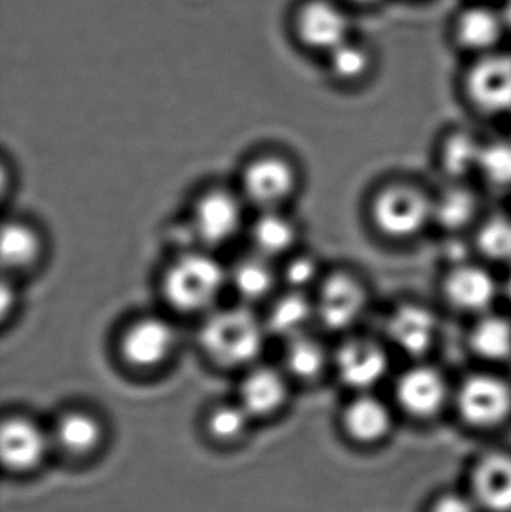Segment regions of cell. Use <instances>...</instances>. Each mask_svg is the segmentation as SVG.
<instances>
[{
    "mask_svg": "<svg viewBox=\"0 0 511 512\" xmlns=\"http://www.w3.org/2000/svg\"><path fill=\"white\" fill-rule=\"evenodd\" d=\"M365 219L386 245L416 243L434 231V191L410 177H389L369 192Z\"/></svg>",
    "mask_w": 511,
    "mask_h": 512,
    "instance_id": "6da1fadb",
    "label": "cell"
},
{
    "mask_svg": "<svg viewBox=\"0 0 511 512\" xmlns=\"http://www.w3.org/2000/svg\"><path fill=\"white\" fill-rule=\"evenodd\" d=\"M198 321V346L210 363L242 372L260 363L270 339L260 309L239 301L219 304Z\"/></svg>",
    "mask_w": 511,
    "mask_h": 512,
    "instance_id": "7a4b0ae2",
    "label": "cell"
},
{
    "mask_svg": "<svg viewBox=\"0 0 511 512\" xmlns=\"http://www.w3.org/2000/svg\"><path fill=\"white\" fill-rule=\"evenodd\" d=\"M159 289L171 312L203 318L228 291V265L210 249H185L165 265Z\"/></svg>",
    "mask_w": 511,
    "mask_h": 512,
    "instance_id": "3957f363",
    "label": "cell"
},
{
    "mask_svg": "<svg viewBox=\"0 0 511 512\" xmlns=\"http://www.w3.org/2000/svg\"><path fill=\"white\" fill-rule=\"evenodd\" d=\"M317 328L341 337L359 330L372 306V289L360 271L329 268L314 292Z\"/></svg>",
    "mask_w": 511,
    "mask_h": 512,
    "instance_id": "277c9868",
    "label": "cell"
},
{
    "mask_svg": "<svg viewBox=\"0 0 511 512\" xmlns=\"http://www.w3.org/2000/svg\"><path fill=\"white\" fill-rule=\"evenodd\" d=\"M302 183L299 165L287 153L261 150L243 164L239 189L249 207L260 210L288 209Z\"/></svg>",
    "mask_w": 511,
    "mask_h": 512,
    "instance_id": "5b68a950",
    "label": "cell"
},
{
    "mask_svg": "<svg viewBox=\"0 0 511 512\" xmlns=\"http://www.w3.org/2000/svg\"><path fill=\"white\" fill-rule=\"evenodd\" d=\"M177 325L161 313H141L129 319L117 333L114 351L123 366L134 372L162 369L179 351Z\"/></svg>",
    "mask_w": 511,
    "mask_h": 512,
    "instance_id": "8992f818",
    "label": "cell"
},
{
    "mask_svg": "<svg viewBox=\"0 0 511 512\" xmlns=\"http://www.w3.org/2000/svg\"><path fill=\"white\" fill-rule=\"evenodd\" d=\"M248 207L237 188L213 185L203 189L189 215L198 246L215 251L236 242L248 228Z\"/></svg>",
    "mask_w": 511,
    "mask_h": 512,
    "instance_id": "52a82bcc",
    "label": "cell"
},
{
    "mask_svg": "<svg viewBox=\"0 0 511 512\" xmlns=\"http://www.w3.org/2000/svg\"><path fill=\"white\" fill-rule=\"evenodd\" d=\"M392 349L381 336L345 334L333 346L332 370L344 387L354 393H372L392 369Z\"/></svg>",
    "mask_w": 511,
    "mask_h": 512,
    "instance_id": "ba28073f",
    "label": "cell"
},
{
    "mask_svg": "<svg viewBox=\"0 0 511 512\" xmlns=\"http://www.w3.org/2000/svg\"><path fill=\"white\" fill-rule=\"evenodd\" d=\"M443 334L440 313L425 301L405 298L392 304L383 319V337L392 351L411 361L428 360Z\"/></svg>",
    "mask_w": 511,
    "mask_h": 512,
    "instance_id": "9c48e42d",
    "label": "cell"
},
{
    "mask_svg": "<svg viewBox=\"0 0 511 512\" xmlns=\"http://www.w3.org/2000/svg\"><path fill=\"white\" fill-rule=\"evenodd\" d=\"M438 292L447 309L473 319L497 309L501 279L495 276L491 265L477 258L468 259L444 267Z\"/></svg>",
    "mask_w": 511,
    "mask_h": 512,
    "instance_id": "30bf717a",
    "label": "cell"
},
{
    "mask_svg": "<svg viewBox=\"0 0 511 512\" xmlns=\"http://www.w3.org/2000/svg\"><path fill=\"white\" fill-rule=\"evenodd\" d=\"M452 399L459 415L474 427L498 426L511 415V384L489 367L465 375Z\"/></svg>",
    "mask_w": 511,
    "mask_h": 512,
    "instance_id": "8fae6325",
    "label": "cell"
},
{
    "mask_svg": "<svg viewBox=\"0 0 511 512\" xmlns=\"http://www.w3.org/2000/svg\"><path fill=\"white\" fill-rule=\"evenodd\" d=\"M464 95L479 116H511V56L482 54L464 78Z\"/></svg>",
    "mask_w": 511,
    "mask_h": 512,
    "instance_id": "7c38bea8",
    "label": "cell"
},
{
    "mask_svg": "<svg viewBox=\"0 0 511 512\" xmlns=\"http://www.w3.org/2000/svg\"><path fill=\"white\" fill-rule=\"evenodd\" d=\"M452 397L449 379L428 360L413 361L396 378V402L414 417H434Z\"/></svg>",
    "mask_w": 511,
    "mask_h": 512,
    "instance_id": "4fadbf2b",
    "label": "cell"
},
{
    "mask_svg": "<svg viewBox=\"0 0 511 512\" xmlns=\"http://www.w3.org/2000/svg\"><path fill=\"white\" fill-rule=\"evenodd\" d=\"M228 265V291L246 306L263 309L282 288L279 262L246 249Z\"/></svg>",
    "mask_w": 511,
    "mask_h": 512,
    "instance_id": "5bb4252c",
    "label": "cell"
},
{
    "mask_svg": "<svg viewBox=\"0 0 511 512\" xmlns=\"http://www.w3.org/2000/svg\"><path fill=\"white\" fill-rule=\"evenodd\" d=\"M485 213L473 182H444L434 191V231L441 236H471Z\"/></svg>",
    "mask_w": 511,
    "mask_h": 512,
    "instance_id": "9a60e30c",
    "label": "cell"
},
{
    "mask_svg": "<svg viewBox=\"0 0 511 512\" xmlns=\"http://www.w3.org/2000/svg\"><path fill=\"white\" fill-rule=\"evenodd\" d=\"M47 242L38 225L29 219H5L0 231V262L6 276L20 279L41 267Z\"/></svg>",
    "mask_w": 511,
    "mask_h": 512,
    "instance_id": "2e32d148",
    "label": "cell"
},
{
    "mask_svg": "<svg viewBox=\"0 0 511 512\" xmlns=\"http://www.w3.org/2000/svg\"><path fill=\"white\" fill-rule=\"evenodd\" d=\"M303 230L288 209L260 210L249 219L248 248L279 262L302 248Z\"/></svg>",
    "mask_w": 511,
    "mask_h": 512,
    "instance_id": "e0dca14e",
    "label": "cell"
},
{
    "mask_svg": "<svg viewBox=\"0 0 511 512\" xmlns=\"http://www.w3.org/2000/svg\"><path fill=\"white\" fill-rule=\"evenodd\" d=\"M485 141L465 126H453L443 132L435 146V165L444 182L476 180Z\"/></svg>",
    "mask_w": 511,
    "mask_h": 512,
    "instance_id": "ac0fdd59",
    "label": "cell"
},
{
    "mask_svg": "<svg viewBox=\"0 0 511 512\" xmlns=\"http://www.w3.org/2000/svg\"><path fill=\"white\" fill-rule=\"evenodd\" d=\"M290 376L281 366L257 363L243 370L237 402L252 418L264 417L278 411L287 402Z\"/></svg>",
    "mask_w": 511,
    "mask_h": 512,
    "instance_id": "d6986e66",
    "label": "cell"
},
{
    "mask_svg": "<svg viewBox=\"0 0 511 512\" xmlns=\"http://www.w3.org/2000/svg\"><path fill=\"white\" fill-rule=\"evenodd\" d=\"M261 315L270 339L281 343L317 328L314 295L309 292L281 288L261 309Z\"/></svg>",
    "mask_w": 511,
    "mask_h": 512,
    "instance_id": "ffe728a7",
    "label": "cell"
},
{
    "mask_svg": "<svg viewBox=\"0 0 511 512\" xmlns=\"http://www.w3.org/2000/svg\"><path fill=\"white\" fill-rule=\"evenodd\" d=\"M467 351L486 366L511 361V316L497 309L470 319L465 333Z\"/></svg>",
    "mask_w": 511,
    "mask_h": 512,
    "instance_id": "44dd1931",
    "label": "cell"
},
{
    "mask_svg": "<svg viewBox=\"0 0 511 512\" xmlns=\"http://www.w3.org/2000/svg\"><path fill=\"white\" fill-rule=\"evenodd\" d=\"M297 32L309 47L330 53L348 41L350 21L332 2L312 0L297 15Z\"/></svg>",
    "mask_w": 511,
    "mask_h": 512,
    "instance_id": "7402d4cb",
    "label": "cell"
},
{
    "mask_svg": "<svg viewBox=\"0 0 511 512\" xmlns=\"http://www.w3.org/2000/svg\"><path fill=\"white\" fill-rule=\"evenodd\" d=\"M48 436L44 430L23 417L6 420L0 433V454L3 463L14 471H29L44 460Z\"/></svg>",
    "mask_w": 511,
    "mask_h": 512,
    "instance_id": "603a6c76",
    "label": "cell"
},
{
    "mask_svg": "<svg viewBox=\"0 0 511 512\" xmlns=\"http://www.w3.org/2000/svg\"><path fill=\"white\" fill-rule=\"evenodd\" d=\"M471 496L480 510L511 512V456L492 453L482 457L471 474Z\"/></svg>",
    "mask_w": 511,
    "mask_h": 512,
    "instance_id": "cb8c5ba5",
    "label": "cell"
},
{
    "mask_svg": "<svg viewBox=\"0 0 511 512\" xmlns=\"http://www.w3.org/2000/svg\"><path fill=\"white\" fill-rule=\"evenodd\" d=\"M332 352L323 337L308 331L282 342L281 367L291 381L314 382L332 370Z\"/></svg>",
    "mask_w": 511,
    "mask_h": 512,
    "instance_id": "d4e9b609",
    "label": "cell"
},
{
    "mask_svg": "<svg viewBox=\"0 0 511 512\" xmlns=\"http://www.w3.org/2000/svg\"><path fill=\"white\" fill-rule=\"evenodd\" d=\"M345 430L360 442H377L392 429L389 406L372 393H356L342 414Z\"/></svg>",
    "mask_w": 511,
    "mask_h": 512,
    "instance_id": "484cf974",
    "label": "cell"
},
{
    "mask_svg": "<svg viewBox=\"0 0 511 512\" xmlns=\"http://www.w3.org/2000/svg\"><path fill=\"white\" fill-rule=\"evenodd\" d=\"M506 29L503 14L485 6H473L458 15L455 36L465 50L488 54L500 44Z\"/></svg>",
    "mask_w": 511,
    "mask_h": 512,
    "instance_id": "4316f807",
    "label": "cell"
},
{
    "mask_svg": "<svg viewBox=\"0 0 511 512\" xmlns=\"http://www.w3.org/2000/svg\"><path fill=\"white\" fill-rule=\"evenodd\" d=\"M474 254L480 261L491 265H511V215L485 213L482 221L471 233Z\"/></svg>",
    "mask_w": 511,
    "mask_h": 512,
    "instance_id": "83f0119b",
    "label": "cell"
},
{
    "mask_svg": "<svg viewBox=\"0 0 511 512\" xmlns=\"http://www.w3.org/2000/svg\"><path fill=\"white\" fill-rule=\"evenodd\" d=\"M101 423L89 412L72 411L63 415L54 429L57 444L72 454H86L101 441Z\"/></svg>",
    "mask_w": 511,
    "mask_h": 512,
    "instance_id": "f1b7e54d",
    "label": "cell"
},
{
    "mask_svg": "<svg viewBox=\"0 0 511 512\" xmlns=\"http://www.w3.org/2000/svg\"><path fill=\"white\" fill-rule=\"evenodd\" d=\"M329 268L324 267L320 256L308 249L299 248L279 261L282 288L312 292L320 285Z\"/></svg>",
    "mask_w": 511,
    "mask_h": 512,
    "instance_id": "f546056e",
    "label": "cell"
},
{
    "mask_svg": "<svg viewBox=\"0 0 511 512\" xmlns=\"http://www.w3.org/2000/svg\"><path fill=\"white\" fill-rule=\"evenodd\" d=\"M477 179L498 194H511V137L486 140Z\"/></svg>",
    "mask_w": 511,
    "mask_h": 512,
    "instance_id": "4dcf8cb0",
    "label": "cell"
},
{
    "mask_svg": "<svg viewBox=\"0 0 511 512\" xmlns=\"http://www.w3.org/2000/svg\"><path fill=\"white\" fill-rule=\"evenodd\" d=\"M330 72L342 84H356L368 77L372 56L368 48L347 41L330 51Z\"/></svg>",
    "mask_w": 511,
    "mask_h": 512,
    "instance_id": "1f68e13d",
    "label": "cell"
},
{
    "mask_svg": "<svg viewBox=\"0 0 511 512\" xmlns=\"http://www.w3.org/2000/svg\"><path fill=\"white\" fill-rule=\"evenodd\" d=\"M251 420V414L239 402L222 403L210 411L207 427L216 438L231 441L248 430Z\"/></svg>",
    "mask_w": 511,
    "mask_h": 512,
    "instance_id": "d6a6232c",
    "label": "cell"
},
{
    "mask_svg": "<svg viewBox=\"0 0 511 512\" xmlns=\"http://www.w3.org/2000/svg\"><path fill=\"white\" fill-rule=\"evenodd\" d=\"M20 291H18V279L2 274V283H0V319H2L3 327L12 321L17 315L18 307H20Z\"/></svg>",
    "mask_w": 511,
    "mask_h": 512,
    "instance_id": "836d02e7",
    "label": "cell"
},
{
    "mask_svg": "<svg viewBox=\"0 0 511 512\" xmlns=\"http://www.w3.org/2000/svg\"><path fill=\"white\" fill-rule=\"evenodd\" d=\"M473 496L464 493H446L435 501L431 512H480Z\"/></svg>",
    "mask_w": 511,
    "mask_h": 512,
    "instance_id": "e575fe53",
    "label": "cell"
},
{
    "mask_svg": "<svg viewBox=\"0 0 511 512\" xmlns=\"http://www.w3.org/2000/svg\"><path fill=\"white\" fill-rule=\"evenodd\" d=\"M501 298L511 306V265L506 267L503 279H501Z\"/></svg>",
    "mask_w": 511,
    "mask_h": 512,
    "instance_id": "d590c367",
    "label": "cell"
},
{
    "mask_svg": "<svg viewBox=\"0 0 511 512\" xmlns=\"http://www.w3.org/2000/svg\"><path fill=\"white\" fill-rule=\"evenodd\" d=\"M504 20H506L507 29L511 30V0L507 2L506 8H504Z\"/></svg>",
    "mask_w": 511,
    "mask_h": 512,
    "instance_id": "8d00e7d4",
    "label": "cell"
},
{
    "mask_svg": "<svg viewBox=\"0 0 511 512\" xmlns=\"http://www.w3.org/2000/svg\"><path fill=\"white\" fill-rule=\"evenodd\" d=\"M351 2L357 3V5H374V3L380 2V0H351Z\"/></svg>",
    "mask_w": 511,
    "mask_h": 512,
    "instance_id": "74e56055",
    "label": "cell"
},
{
    "mask_svg": "<svg viewBox=\"0 0 511 512\" xmlns=\"http://www.w3.org/2000/svg\"><path fill=\"white\" fill-rule=\"evenodd\" d=\"M510 119V137H511V116L509 117Z\"/></svg>",
    "mask_w": 511,
    "mask_h": 512,
    "instance_id": "f35d334b",
    "label": "cell"
}]
</instances>
